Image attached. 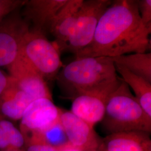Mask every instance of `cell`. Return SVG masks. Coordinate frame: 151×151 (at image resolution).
Wrapping results in <instances>:
<instances>
[{"instance_id":"1","label":"cell","mask_w":151,"mask_h":151,"mask_svg":"<svg viewBox=\"0 0 151 151\" xmlns=\"http://www.w3.org/2000/svg\"><path fill=\"white\" fill-rule=\"evenodd\" d=\"M151 32L142 22L137 1H111L99 22L91 43L76 57L111 58L146 53L151 47Z\"/></svg>"},{"instance_id":"2","label":"cell","mask_w":151,"mask_h":151,"mask_svg":"<svg viewBox=\"0 0 151 151\" xmlns=\"http://www.w3.org/2000/svg\"><path fill=\"white\" fill-rule=\"evenodd\" d=\"M56 78L73 99L86 93L110 95L122 82L113 61L108 57L77 58L63 66Z\"/></svg>"},{"instance_id":"3","label":"cell","mask_w":151,"mask_h":151,"mask_svg":"<svg viewBox=\"0 0 151 151\" xmlns=\"http://www.w3.org/2000/svg\"><path fill=\"white\" fill-rule=\"evenodd\" d=\"M101 122L103 129L109 134L129 131L151 132V117L122 79L119 87L108 98Z\"/></svg>"},{"instance_id":"4","label":"cell","mask_w":151,"mask_h":151,"mask_svg":"<svg viewBox=\"0 0 151 151\" xmlns=\"http://www.w3.org/2000/svg\"><path fill=\"white\" fill-rule=\"evenodd\" d=\"M19 56L46 81L56 78L63 67L57 45L43 33L30 29L23 38Z\"/></svg>"},{"instance_id":"5","label":"cell","mask_w":151,"mask_h":151,"mask_svg":"<svg viewBox=\"0 0 151 151\" xmlns=\"http://www.w3.org/2000/svg\"><path fill=\"white\" fill-rule=\"evenodd\" d=\"M111 2L110 0H83L65 50L76 54L91 43L99 22Z\"/></svg>"},{"instance_id":"6","label":"cell","mask_w":151,"mask_h":151,"mask_svg":"<svg viewBox=\"0 0 151 151\" xmlns=\"http://www.w3.org/2000/svg\"><path fill=\"white\" fill-rule=\"evenodd\" d=\"M18 11L0 23V67L8 68L19 58L23 38L30 29Z\"/></svg>"},{"instance_id":"7","label":"cell","mask_w":151,"mask_h":151,"mask_svg":"<svg viewBox=\"0 0 151 151\" xmlns=\"http://www.w3.org/2000/svg\"><path fill=\"white\" fill-rule=\"evenodd\" d=\"M62 111L52 100L40 98L34 100L26 109L20 119V130L24 140L57 122Z\"/></svg>"},{"instance_id":"8","label":"cell","mask_w":151,"mask_h":151,"mask_svg":"<svg viewBox=\"0 0 151 151\" xmlns=\"http://www.w3.org/2000/svg\"><path fill=\"white\" fill-rule=\"evenodd\" d=\"M60 122L68 142L81 151H99L102 139L94 127L70 111L62 110Z\"/></svg>"},{"instance_id":"9","label":"cell","mask_w":151,"mask_h":151,"mask_svg":"<svg viewBox=\"0 0 151 151\" xmlns=\"http://www.w3.org/2000/svg\"><path fill=\"white\" fill-rule=\"evenodd\" d=\"M7 68L17 86L34 100L46 98L53 100L47 81L22 57L19 56Z\"/></svg>"},{"instance_id":"10","label":"cell","mask_w":151,"mask_h":151,"mask_svg":"<svg viewBox=\"0 0 151 151\" xmlns=\"http://www.w3.org/2000/svg\"><path fill=\"white\" fill-rule=\"evenodd\" d=\"M67 0H30L25 1L24 7V19L28 24L32 23L33 30L49 32L54 17Z\"/></svg>"},{"instance_id":"11","label":"cell","mask_w":151,"mask_h":151,"mask_svg":"<svg viewBox=\"0 0 151 151\" xmlns=\"http://www.w3.org/2000/svg\"><path fill=\"white\" fill-rule=\"evenodd\" d=\"M83 0H67L57 13L49 32L55 38V43L60 52L65 50L75 27L77 17Z\"/></svg>"},{"instance_id":"12","label":"cell","mask_w":151,"mask_h":151,"mask_svg":"<svg viewBox=\"0 0 151 151\" xmlns=\"http://www.w3.org/2000/svg\"><path fill=\"white\" fill-rule=\"evenodd\" d=\"M110 95L86 93L77 96L73 99L70 111L94 127L103 120Z\"/></svg>"},{"instance_id":"13","label":"cell","mask_w":151,"mask_h":151,"mask_svg":"<svg viewBox=\"0 0 151 151\" xmlns=\"http://www.w3.org/2000/svg\"><path fill=\"white\" fill-rule=\"evenodd\" d=\"M9 76L7 86L0 97V116L10 121L20 120L26 109L35 100L22 91Z\"/></svg>"},{"instance_id":"14","label":"cell","mask_w":151,"mask_h":151,"mask_svg":"<svg viewBox=\"0 0 151 151\" xmlns=\"http://www.w3.org/2000/svg\"><path fill=\"white\" fill-rule=\"evenodd\" d=\"M100 149L106 151H151V138L149 133L142 131L115 133L102 139Z\"/></svg>"},{"instance_id":"15","label":"cell","mask_w":151,"mask_h":151,"mask_svg":"<svg viewBox=\"0 0 151 151\" xmlns=\"http://www.w3.org/2000/svg\"><path fill=\"white\" fill-rule=\"evenodd\" d=\"M115 64V63H114ZM117 73L134 92L135 97L146 114L151 117V83L120 65L115 64Z\"/></svg>"},{"instance_id":"16","label":"cell","mask_w":151,"mask_h":151,"mask_svg":"<svg viewBox=\"0 0 151 151\" xmlns=\"http://www.w3.org/2000/svg\"><path fill=\"white\" fill-rule=\"evenodd\" d=\"M111 58L115 64L124 67L151 83V52L125 54Z\"/></svg>"},{"instance_id":"17","label":"cell","mask_w":151,"mask_h":151,"mask_svg":"<svg viewBox=\"0 0 151 151\" xmlns=\"http://www.w3.org/2000/svg\"><path fill=\"white\" fill-rule=\"evenodd\" d=\"M25 140L20 130L12 122L0 116V151L22 149Z\"/></svg>"},{"instance_id":"18","label":"cell","mask_w":151,"mask_h":151,"mask_svg":"<svg viewBox=\"0 0 151 151\" xmlns=\"http://www.w3.org/2000/svg\"><path fill=\"white\" fill-rule=\"evenodd\" d=\"M25 1L0 0V23L14 11L22 7Z\"/></svg>"},{"instance_id":"19","label":"cell","mask_w":151,"mask_h":151,"mask_svg":"<svg viewBox=\"0 0 151 151\" xmlns=\"http://www.w3.org/2000/svg\"><path fill=\"white\" fill-rule=\"evenodd\" d=\"M138 10L142 22L146 27L151 29V1H137Z\"/></svg>"},{"instance_id":"20","label":"cell","mask_w":151,"mask_h":151,"mask_svg":"<svg viewBox=\"0 0 151 151\" xmlns=\"http://www.w3.org/2000/svg\"><path fill=\"white\" fill-rule=\"evenodd\" d=\"M27 147V151H57L55 148L44 144H32Z\"/></svg>"},{"instance_id":"21","label":"cell","mask_w":151,"mask_h":151,"mask_svg":"<svg viewBox=\"0 0 151 151\" xmlns=\"http://www.w3.org/2000/svg\"><path fill=\"white\" fill-rule=\"evenodd\" d=\"M9 77V75H6L5 73L0 70V97L7 86Z\"/></svg>"},{"instance_id":"22","label":"cell","mask_w":151,"mask_h":151,"mask_svg":"<svg viewBox=\"0 0 151 151\" xmlns=\"http://www.w3.org/2000/svg\"><path fill=\"white\" fill-rule=\"evenodd\" d=\"M55 148L57 151H81L80 149L72 145L69 142H67Z\"/></svg>"},{"instance_id":"23","label":"cell","mask_w":151,"mask_h":151,"mask_svg":"<svg viewBox=\"0 0 151 151\" xmlns=\"http://www.w3.org/2000/svg\"><path fill=\"white\" fill-rule=\"evenodd\" d=\"M24 151L23 150H22V149H20V150H12V151Z\"/></svg>"},{"instance_id":"24","label":"cell","mask_w":151,"mask_h":151,"mask_svg":"<svg viewBox=\"0 0 151 151\" xmlns=\"http://www.w3.org/2000/svg\"><path fill=\"white\" fill-rule=\"evenodd\" d=\"M99 151H105V150H102V149H100L99 150Z\"/></svg>"}]
</instances>
